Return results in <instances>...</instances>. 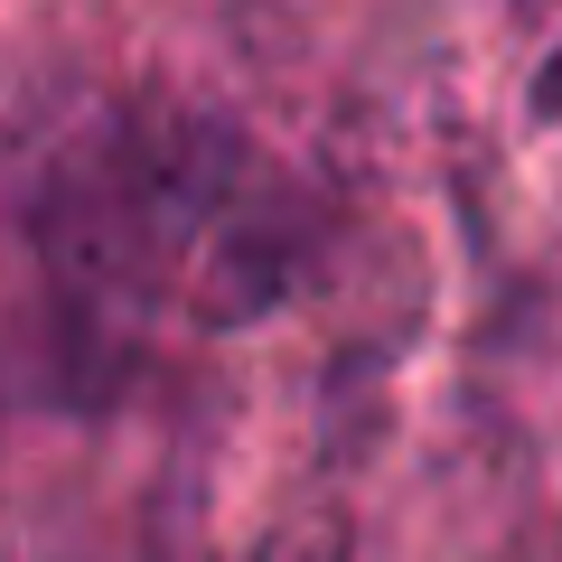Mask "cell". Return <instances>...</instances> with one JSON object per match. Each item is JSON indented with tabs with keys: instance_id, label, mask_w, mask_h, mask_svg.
Here are the masks:
<instances>
[{
	"instance_id": "obj_1",
	"label": "cell",
	"mask_w": 562,
	"mask_h": 562,
	"mask_svg": "<svg viewBox=\"0 0 562 562\" xmlns=\"http://www.w3.org/2000/svg\"><path fill=\"white\" fill-rule=\"evenodd\" d=\"M57 319L132 347L160 319L235 328L301 272V206L235 132L198 113H103L66 140L29 206Z\"/></svg>"
}]
</instances>
